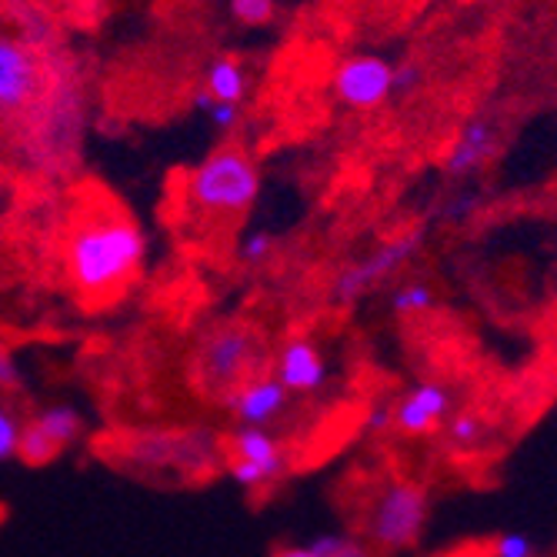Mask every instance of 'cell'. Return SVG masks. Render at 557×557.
Here are the masks:
<instances>
[{"mask_svg":"<svg viewBox=\"0 0 557 557\" xmlns=\"http://www.w3.org/2000/svg\"><path fill=\"white\" fill-rule=\"evenodd\" d=\"M147 234L124 211H87L64 240L67 281L84 300H108L140 277Z\"/></svg>","mask_w":557,"mask_h":557,"instance_id":"cell-1","label":"cell"},{"mask_svg":"<svg viewBox=\"0 0 557 557\" xmlns=\"http://www.w3.org/2000/svg\"><path fill=\"white\" fill-rule=\"evenodd\" d=\"M261 171L240 147H218L200 161L184 184L187 205L208 218H240L258 205Z\"/></svg>","mask_w":557,"mask_h":557,"instance_id":"cell-2","label":"cell"},{"mask_svg":"<svg viewBox=\"0 0 557 557\" xmlns=\"http://www.w3.org/2000/svg\"><path fill=\"white\" fill-rule=\"evenodd\" d=\"M431 521V494L421 481L391 478L374 497L368 515V537L381 550H408L414 547Z\"/></svg>","mask_w":557,"mask_h":557,"instance_id":"cell-3","label":"cell"},{"mask_svg":"<svg viewBox=\"0 0 557 557\" xmlns=\"http://www.w3.org/2000/svg\"><path fill=\"white\" fill-rule=\"evenodd\" d=\"M264 364V341L255 327H218L197 350V381L208 394H227L231 387L255 377Z\"/></svg>","mask_w":557,"mask_h":557,"instance_id":"cell-4","label":"cell"},{"mask_svg":"<svg viewBox=\"0 0 557 557\" xmlns=\"http://www.w3.org/2000/svg\"><path fill=\"white\" fill-rule=\"evenodd\" d=\"M424 240H428V227L424 224L408 227V231H400V234L381 240L368 258L347 264L331 281V300L337 304V308H350V304L371 297L381 284H387L400 268H408L421 255Z\"/></svg>","mask_w":557,"mask_h":557,"instance_id":"cell-5","label":"cell"},{"mask_svg":"<svg viewBox=\"0 0 557 557\" xmlns=\"http://www.w3.org/2000/svg\"><path fill=\"white\" fill-rule=\"evenodd\" d=\"M47 87L40 50L24 37L0 30V121L30 114Z\"/></svg>","mask_w":557,"mask_h":557,"instance_id":"cell-6","label":"cell"},{"mask_svg":"<svg viewBox=\"0 0 557 557\" xmlns=\"http://www.w3.org/2000/svg\"><path fill=\"white\" fill-rule=\"evenodd\" d=\"M227 447V478L244 491L271 487L290 471V450L268 428H234Z\"/></svg>","mask_w":557,"mask_h":557,"instance_id":"cell-7","label":"cell"},{"mask_svg":"<svg viewBox=\"0 0 557 557\" xmlns=\"http://www.w3.org/2000/svg\"><path fill=\"white\" fill-rule=\"evenodd\" d=\"M331 90L350 111H377L394 97V64L381 54H350L331 74Z\"/></svg>","mask_w":557,"mask_h":557,"instance_id":"cell-8","label":"cell"},{"mask_svg":"<svg viewBox=\"0 0 557 557\" xmlns=\"http://www.w3.org/2000/svg\"><path fill=\"white\" fill-rule=\"evenodd\" d=\"M221 400L237 421V428H271L287 414L290 394L274 374H255L244 384L231 387L227 394H221Z\"/></svg>","mask_w":557,"mask_h":557,"instance_id":"cell-9","label":"cell"},{"mask_svg":"<svg viewBox=\"0 0 557 557\" xmlns=\"http://www.w3.org/2000/svg\"><path fill=\"white\" fill-rule=\"evenodd\" d=\"M454 414V391L444 381H421L394 404V431L404 437H428Z\"/></svg>","mask_w":557,"mask_h":557,"instance_id":"cell-10","label":"cell"},{"mask_svg":"<svg viewBox=\"0 0 557 557\" xmlns=\"http://www.w3.org/2000/svg\"><path fill=\"white\" fill-rule=\"evenodd\" d=\"M274 377L284 384L287 394H321L327 384V361L318 341H311L308 334L287 337L277 350Z\"/></svg>","mask_w":557,"mask_h":557,"instance_id":"cell-11","label":"cell"},{"mask_svg":"<svg viewBox=\"0 0 557 557\" xmlns=\"http://www.w3.org/2000/svg\"><path fill=\"white\" fill-rule=\"evenodd\" d=\"M500 147V131L487 114H474L471 121H465L454 134L447 154H444V171L450 177H474L481 174Z\"/></svg>","mask_w":557,"mask_h":557,"instance_id":"cell-12","label":"cell"},{"mask_svg":"<svg viewBox=\"0 0 557 557\" xmlns=\"http://www.w3.org/2000/svg\"><path fill=\"white\" fill-rule=\"evenodd\" d=\"M30 424L54 444L61 454L64 450H71L81 437H84V431H87V421H84V414L74 408V404H47V408H40L34 418H30Z\"/></svg>","mask_w":557,"mask_h":557,"instance_id":"cell-13","label":"cell"},{"mask_svg":"<svg viewBox=\"0 0 557 557\" xmlns=\"http://www.w3.org/2000/svg\"><path fill=\"white\" fill-rule=\"evenodd\" d=\"M247 87H250V74H247L240 58L221 54L205 71V94L211 100H224V104H244Z\"/></svg>","mask_w":557,"mask_h":557,"instance_id":"cell-14","label":"cell"},{"mask_svg":"<svg viewBox=\"0 0 557 557\" xmlns=\"http://www.w3.org/2000/svg\"><path fill=\"white\" fill-rule=\"evenodd\" d=\"M444 431V441L450 450L458 454H471V450H481L491 437V424L474 414V411H461V414H447V421L441 424Z\"/></svg>","mask_w":557,"mask_h":557,"instance_id":"cell-15","label":"cell"},{"mask_svg":"<svg viewBox=\"0 0 557 557\" xmlns=\"http://www.w3.org/2000/svg\"><path fill=\"white\" fill-rule=\"evenodd\" d=\"M437 308V294L428 281H400L391 294H387V311L400 321L408 318H421L431 314Z\"/></svg>","mask_w":557,"mask_h":557,"instance_id":"cell-16","label":"cell"},{"mask_svg":"<svg viewBox=\"0 0 557 557\" xmlns=\"http://www.w3.org/2000/svg\"><path fill=\"white\" fill-rule=\"evenodd\" d=\"M140 468H161L174 461V434H140L127 450Z\"/></svg>","mask_w":557,"mask_h":557,"instance_id":"cell-17","label":"cell"},{"mask_svg":"<svg viewBox=\"0 0 557 557\" xmlns=\"http://www.w3.org/2000/svg\"><path fill=\"white\" fill-rule=\"evenodd\" d=\"M218 454V441L208 431H187V434H174V461H184L190 468L208 465Z\"/></svg>","mask_w":557,"mask_h":557,"instance_id":"cell-18","label":"cell"},{"mask_svg":"<svg viewBox=\"0 0 557 557\" xmlns=\"http://www.w3.org/2000/svg\"><path fill=\"white\" fill-rule=\"evenodd\" d=\"M227 11L240 27H268L277 17V0H227Z\"/></svg>","mask_w":557,"mask_h":557,"instance_id":"cell-19","label":"cell"},{"mask_svg":"<svg viewBox=\"0 0 557 557\" xmlns=\"http://www.w3.org/2000/svg\"><path fill=\"white\" fill-rule=\"evenodd\" d=\"M274 247H277V240H274L271 231H250V234L240 240L237 255H240V261L250 264V268H264V264L274 258Z\"/></svg>","mask_w":557,"mask_h":557,"instance_id":"cell-20","label":"cell"},{"mask_svg":"<svg viewBox=\"0 0 557 557\" xmlns=\"http://www.w3.org/2000/svg\"><path fill=\"white\" fill-rule=\"evenodd\" d=\"M21 428H24V421L17 418V411H14V408H8V404L0 400V465L17 458Z\"/></svg>","mask_w":557,"mask_h":557,"instance_id":"cell-21","label":"cell"},{"mask_svg":"<svg viewBox=\"0 0 557 557\" xmlns=\"http://www.w3.org/2000/svg\"><path fill=\"white\" fill-rule=\"evenodd\" d=\"M197 104H200V111L211 117V124L221 134H227V131H234L240 124V104H224V100H211L205 90L197 94Z\"/></svg>","mask_w":557,"mask_h":557,"instance_id":"cell-22","label":"cell"},{"mask_svg":"<svg viewBox=\"0 0 557 557\" xmlns=\"http://www.w3.org/2000/svg\"><path fill=\"white\" fill-rule=\"evenodd\" d=\"M491 554L494 557H537V544L531 534L524 531H508V534H500L494 544H491Z\"/></svg>","mask_w":557,"mask_h":557,"instance_id":"cell-23","label":"cell"},{"mask_svg":"<svg viewBox=\"0 0 557 557\" xmlns=\"http://www.w3.org/2000/svg\"><path fill=\"white\" fill-rule=\"evenodd\" d=\"M24 384V371L14 358V350L0 344V394H14Z\"/></svg>","mask_w":557,"mask_h":557,"instance_id":"cell-24","label":"cell"},{"mask_svg":"<svg viewBox=\"0 0 557 557\" xmlns=\"http://www.w3.org/2000/svg\"><path fill=\"white\" fill-rule=\"evenodd\" d=\"M424 81V67L418 61H408L394 67V94H414Z\"/></svg>","mask_w":557,"mask_h":557,"instance_id":"cell-25","label":"cell"},{"mask_svg":"<svg viewBox=\"0 0 557 557\" xmlns=\"http://www.w3.org/2000/svg\"><path fill=\"white\" fill-rule=\"evenodd\" d=\"M364 431L368 434H387V431H394V404H384V400L371 404V411L364 418Z\"/></svg>","mask_w":557,"mask_h":557,"instance_id":"cell-26","label":"cell"},{"mask_svg":"<svg viewBox=\"0 0 557 557\" xmlns=\"http://www.w3.org/2000/svg\"><path fill=\"white\" fill-rule=\"evenodd\" d=\"M478 208H481V197H478L474 190H461V194L454 197L450 205L444 208V214H447V221H465V218L478 214Z\"/></svg>","mask_w":557,"mask_h":557,"instance_id":"cell-27","label":"cell"},{"mask_svg":"<svg viewBox=\"0 0 557 557\" xmlns=\"http://www.w3.org/2000/svg\"><path fill=\"white\" fill-rule=\"evenodd\" d=\"M347 541V534H318L308 547L318 554V557H334L337 554V547Z\"/></svg>","mask_w":557,"mask_h":557,"instance_id":"cell-28","label":"cell"},{"mask_svg":"<svg viewBox=\"0 0 557 557\" xmlns=\"http://www.w3.org/2000/svg\"><path fill=\"white\" fill-rule=\"evenodd\" d=\"M334 557H371V550L361 544V541H354V537H347L341 547H337V554Z\"/></svg>","mask_w":557,"mask_h":557,"instance_id":"cell-29","label":"cell"},{"mask_svg":"<svg viewBox=\"0 0 557 557\" xmlns=\"http://www.w3.org/2000/svg\"><path fill=\"white\" fill-rule=\"evenodd\" d=\"M271 557H318L308 544H300V547H277Z\"/></svg>","mask_w":557,"mask_h":557,"instance_id":"cell-30","label":"cell"}]
</instances>
